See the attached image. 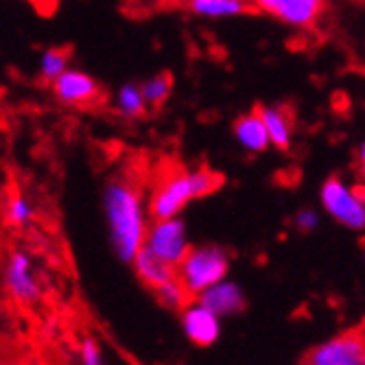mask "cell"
<instances>
[{"label": "cell", "instance_id": "cell-1", "mask_svg": "<svg viewBox=\"0 0 365 365\" xmlns=\"http://www.w3.org/2000/svg\"><path fill=\"white\" fill-rule=\"evenodd\" d=\"M103 210L110 227V243L118 260L131 262L145 243L149 225L145 212L143 186L131 175H118L108 182L103 192Z\"/></svg>", "mask_w": 365, "mask_h": 365}, {"label": "cell", "instance_id": "cell-2", "mask_svg": "<svg viewBox=\"0 0 365 365\" xmlns=\"http://www.w3.org/2000/svg\"><path fill=\"white\" fill-rule=\"evenodd\" d=\"M223 182L225 178L221 173L206 167H199L195 171H184L180 167L162 171L149 199V215L153 219L178 217L188 202L217 192Z\"/></svg>", "mask_w": 365, "mask_h": 365}, {"label": "cell", "instance_id": "cell-3", "mask_svg": "<svg viewBox=\"0 0 365 365\" xmlns=\"http://www.w3.org/2000/svg\"><path fill=\"white\" fill-rule=\"evenodd\" d=\"M227 274L230 254L219 245H190L184 260L175 267V276L190 297H197L215 282L227 278Z\"/></svg>", "mask_w": 365, "mask_h": 365}, {"label": "cell", "instance_id": "cell-4", "mask_svg": "<svg viewBox=\"0 0 365 365\" xmlns=\"http://www.w3.org/2000/svg\"><path fill=\"white\" fill-rule=\"evenodd\" d=\"M319 199L324 210L335 221L350 230L365 227V197L361 188H354L339 178H328L322 184Z\"/></svg>", "mask_w": 365, "mask_h": 365}, {"label": "cell", "instance_id": "cell-5", "mask_svg": "<svg viewBox=\"0 0 365 365\" xmlns=\"http://www.w3.org/2000/svg\"><path fill=\"white\" fill-rule=\"evenodd\" d=\"M145 250H149L155 258L167 262L169 267H178L184 260V256L190 250V241L186 235V225L182 219H153L151 225H147L145 232Z\"/></svg>", "mask_w": 365, "mask_h": 365}, {"label": "cell", "instance_id": "cell-6", "mask_svg": "<svg viewBox=\"0 0 365 365\" xmlns=\"http://www.w3.org/2000/svg\"><path fill=\"white\" fill-rule=\"evenodd\" d=\"M304 365H365V339L363 330L352 328L315 346Z\"/></svg>", "mask_w": 365, "mask_h": 365}, {"label": "cell", "instance_id": "cell-7", "mask_svg": "<svg viewBox=\"0 0 365 365\" xmlns=\"http://www.w3.org/2000/svg\"><path fill=\"white\" fill-rule=\"evenodd\" d=\"M5 289L20 307H36L42 300V284L33 269V258L16 250L5 264Z\"/></svg>", "mask_w": 365, "mask_h": 365}, {"label": "cell", "instance_id": "cell-8", "mask_svg": "<svg viewBox=\"0 0 365 365\" xmlns=\"http://www.w3.org/2000/svg\"><path fill=\"white\" fill-rule=\"evenodd\" d=\"M256 11L269 14L291 26L311 29L326 11V0H247Z\"/></svg>", "mask_w": 365, "mask_h": 365}, {"label": "cell", "instance_id": "cell-9", "mask_svg": "<svg viewBox=\"0 0 365 365\" xmlns=\"http://www.w3.org/2000/svg\"><path fill=\"white\" fill-rule=\"evenodd\" d=\"M180 322L186 339L199 348H210L221 337V319L197 300L180 311Z\"/></svg>", "mask_w": 365, "mask_h": 365}, {"label": "cell", "instance_id": "cell-10", "mask_svg": "<svg viewBox=\"0 0 365 365\" xmlns=\"http://www.w3.org/2000/svg\"><path fill=\"white\" fill-rule=\"evenodd\" d=\"M195 300L199 304H204L208 311H212L219 319L230 317V315H239L247 309V295L241 289L239 282L223 278L208 287L206 291L199 293Z\"/></svg>", "mask_w": 365, "mask_h": 365}, {"label": "cell", "instance_id": "cell-11", "mask_svg": "<svg viewBox=\"0 0 365 365\" xmlns=\"http://www.w3.org/2000/svg\"><path fill=\"white\" fill-rule=\"evenodd\" d=\"M53 90L59 101L77 106V108H88L101 101V86H98L92 77H88L81 71H68L66 68L57 79H53Z\"/></svg>", "mask_w": 365, "mask_h": 365}, {"label": "cell", "instance_id": "cell-12", "mask_svg": "<svg viewBox=\"0 0 365 365\" xmlns=\"http://www.w3.org/2000/svg\"><path fill=\"white\" fill-rule=\"evenodd\" d=\"M131 267H134L138 280L149 289V291H155L158 287L167 284L169 280L178 278L175 276V269L169 267L167 262H162L160 258H155L149 250L140 247L136 252V256L131 258Z\"/></svg>", "mask_w": 365, "mask_h": 365}, {"label": "cell", "instance_id": "cell-13", "mask_svg": "<svg viewBox=\"0 0 365 365\" xmlns=\"http://www.w3.org/2000/svg\"><path fill=\"white\" fill-rule=\"evenodd\" d=\"M256 112L264 125V131H267V136H269V145H274L280 151L289 149V145H291V120L284 114V110L258 106Z\"/></svg>", "mask_w": 365, "mask_h": 365}, {"label": "cell", "instance_id": "cell-14", "mask_svg": "<svg viewBox=\"0 0 365 365\" xmlns=\"http://www.w3.org/2000/svg\"><path fill=\"white\" fill-rule=\"evenodd\" d=\"M235 136L247 151H254V153H260L269 147V136H267V131H264V125L256 110L241 116L235 123Z\"/></svg>", "mask_w": 365, "mask_h": 365}, {"label": "cell", "instance_id": "cell-15", "mask_svg": "<svg viewBox=\"0 0 365 365\" xmlns=\"http://www.w3.org/2000/svg\"><path fill=\"white\" fill-rule=\"evenodd\" d=\"M188 9L204 18H223V16H241L256 11L247 0H188Z\"/></svg>", "mask_w": 365, "mask_h": 365}, {"label": "cell", "instance_id": "cell-16", "mask_svg": "<svg viewBox=\"0 0 365 365\" xmlns=\"http://www.w3.org/2000/svg\"><path fill=\"white\" fill-rule=\"evenodd\" d=\"M153 295H155V300L164 307V309H169V311H182L192 297L186 293V289L180 284V280L178 278H173V280H169L167 284H162V287H158L155 291H151Z\"/></svg>", "mask_w": 365, "mask_h": 365}, {"label": "cell", "instance_id": "cell-17", "mask_svg": "<svg viewBox=\"0 0 365 365\" xmlns=\"http://www.w3.org/2000/svg\"><path fill=\"white\" fill-rule=\"evenodd\" d=\"M171 90H173V77L169 73H160V75L151 77L149 81H145V86L140 88V94L147 106L160 108L169 98Z\"/></svg>", "mask_w": 365, "mask_h": 365}, {"label": "cell", "instance_id": "cell-18", "mask_svg": "<svg viewBox=\"0 0 365 365\" xmlns=\"http://www.w3.org/2000/svg\"><path fill=\"white\" fill-rule=\"evenodd\" d=\"M118 110L127 118H138V116L145 114L147 103H145V98H143L138 86L127 83V86L120 88V92H118Z\"/></svg>", "mask_w": 365, "mask_h": 365}, {"label": "cell", "instance_id": "cell-19", "mask_svg": "<svg viewBox=\"0 0 365 365\" xmlns=\"http://www.w3.org/2000/svg\"><path fill=\"white\" fill-rule=\"evenodd\" d=\"M68 59H71V51L68 48H48L42 55V79L53 81L57 79L66 68H68Z\"/></svg>", "mask_w": 365, "mask_h": 365}, {"label": "cell", "instance_id": "cell-20", "mask_svg": "<svg viewBox=\"0 0 365 365\" xmlns=\"http://www.w3.org/2000/svg\"><path fill=\"white\" fill-rule=\"evenodd\" d=\"M33 206L29 204V199L20 192L11 195L7 202V221L14 227H26L33 221Z\"/></svg>", "mask_w": 365, "mask_h": 365}, {"label": "cell", "instance_id": "cell-21", "mask_svg": "<svg viewBox=\"0 0 365 365\" xmlns=\"http://www.w3.org/2000/svg\"><path fill=\"white\" fill-rule=\"evenodd\" d=\"M79 363L81 365H108L103 350L94 337H83L79 344Z\"/></svg>", "mask_w": 365, "mask_h": 365}, {"label": "cell", "instance_id": "cell-22", "mask_svg": "<svg viewBox=\"0 0 365 365\" xmlns=\"http://www.w3.org/2000/svg\"><path fill=\"white\" fill-rule=\"evenodd\" d=\"M319 223V215L311 208H304L295 215V227L300 232H313Z\"/></svg>", "mask_w": 365, "mask_h": 365}, {"label": "cell", "instance_id": "cell-23", "mask_svg": "<svg viewBox=\"0 0 365 365\" xmlns=\"http://www.w3.org/2000/svg\"><path fill=\"white\" fill-rule=\"evenodd\" d=\"M29 3L36 7L40 14H44V16H51L55 9H57V5H59V0H29Z\"/></svg>", "mask_w": 365, "mask_h": 365}, {"label": "cell", "instance_id": "cell-24", "mask_svg": "<svg viewBox=\"0 0 365 365\" xmlns=\"http://www.w3.org/2000/svg\"><path fill=\"white\" fill-rule=\"evenodd\" d=\"M0 337H3V319H0Z\"/></svg>", "mask_w": 365, "mask_h": 365}, {"label": "cell", "instance_id": "cell-25", "mask_svg": "<svg viewBox=\"0 0 365 365\" xmlns=\"http://www.w3.org/2000/svg\"><path fill=\"white\" fill-rule=\"evenodd\" d=\"M11 365H16V363H11Z\"/></svg>", "mask_w": 365, "mask_h": 365}]
</instances>
